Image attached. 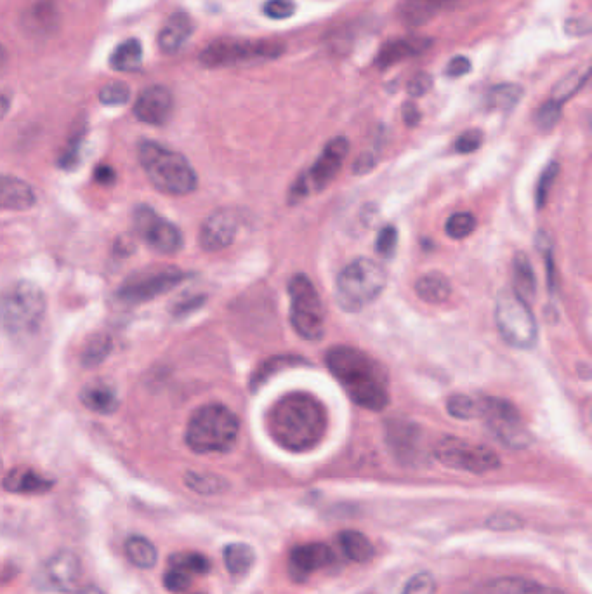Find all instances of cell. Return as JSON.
<instances>
[{"label": "cell", "instance_id": "47", "mask_svg": "<svg viewBox=\"0 0 592 594\" xmlns=\"http://www.w3.org/2000/svg\"><path fill=\"white\" fill-rule=\"evenodd\" d=\"M436 581L429 572H419L405 584L402 594H435Z\"/></svg>", "mask_w": 592, "mask_h": 594}, {"label": "cell", "instance_id": "10", "mask_svg": "<svg viewBox=\"0 0 592 594\" xmlns=\"http://www.w3.org/2000/svg\"><path fill=\"white\" fill-rule=\"evenodd\" d=\"M433 456L441 466L471 475H487L500 468V457L490 447L457 436H443L438 440Z\"/></svg>", "mask_w": 592, "mask_h": 594}, {"label": "cell", "instance_id": "46", "mask_svg": "<svg viewBox=\"0 0 592 594\" xmlns=\"http://www.w3.org/2000/svg\"><path fill=\"white\" fill-rule=\"evenodd\" d=\"M396 247H398V230L393 225L384 226L377 235L375 251L382 258L391 259L395 256Z\"/></svg>", "mask_w": 592, "mask_h": 594}, {"label": "cell", "instance_id": "15", "mask_svg": "<svg viewBox=\"0 0 592 594\" xmlns=\"http://www.w3.org/2000/svg\"><path fill=\"white\" fill-rule=\"evenodd\" d=\"M80 577H82L80 558L68 549L54 553L39 570L40 586L54 593H77Z\"/></svg>", "mask_w": 592, "mask_h": 594}, {"label": "cell", "instance_id": "18", "mask_svg": "<svg viewBox=\"0 0 592 594\" xmlns=\"http://www.w3.org/2000/svg\"><path fill=\"white\" fill-rule=\"evenodd\" d=\"M174 112V98L164 86L146 87L134 103V115L148 126H164Z\"/></svg>", "mask_w": 592, "mask_h": 594}, {"label": "cell", "instance_id": "57", "mask_svg": "<svg viewBox=\"0 0 592 594\" xmlns=\"http://www.w3.org/2000/svg\"><path fill=\"white\" fill-rule=\"evenodd\" d=\"M75 594H103V591L94 586H86V588H80Z\"/></svg>", "mask_w": 592, "mask_h": 594}, {"label": "cell", "instance_id": "8", "mask_svg": "<svg viewBox=\"0 0 592 594\" xmlns=\"http://www.w3.org/2000/svg\"><path fill=\"white\" fill-rule=\"evenodd\" d=\"M285 53V44L278 40L219 39L204 47L200 63L207 68L254 65L277 60Z\"/></svg>", "mask_w": 592, "mask_h": 594}, {"label": "cell", "instance_id": "45", "mask_svg": "<svg viewBox=\"0 0 592 594\" xmlns=\"http://www.w3.org/2000/svg\"><path fill=\"white\" fill-rule=\"evenodd\" d=\"M191 582H193V575L188 574L183 568L169 565L165 570L164 588L171 593H185L186 589H190Z\"/></svg>", "mask_w": 592, "mask_h": 594}, {"label": "cell", "instance_id": "36", "mask_svg": "<svg viewBox=\"0 0 592 594\" xmlns=\"http://www.w3.org/2000/svg\"><path fill=\"white\" fill-rule=\"evenodd\" d=\"M185 485L191 492L200 495H218L228 487V483L221 476L212 475V473H198V471L186 473Z\"/></svg>", "mask_w": 592, "mask_h": 594}, {"label": "cell", "instance_id": "23", "mask_svg": "<svg viewBox=\"0 0 592 594\" xmlns=\"http://www.w3.org/2000/svg\"><path fill=\"white\" fill-rule=\"evenodd\" d=\"M193 33V21L185 11H176L158 35V47L164 54L178 53Z\"/></svg>", "mask_w": 592, "mask_h": 594}, {"label": "cell", "instance_id": "33", "mask_svg": "<svg viewBox=\"0 0 592 594\" xmlns=\"http://www.w3.org/2000/svg\"><path fill=\"white\" fill-rule=\"evenodd\" d=\"M110 65L117 72H138L143 65V47L138 39H127L117 46L110 58Z\"/></svg>", "mask_w": 592, "mask_h": 594}, {"label": "cell", "instance_id": "30", "mask_svg": "<svg viewBox=\"0 0 592 594\" xmlns=\"http://www.w3.org/2000/svg\"><path fill=\"white\" fill-rule=\"evenodd\" d=\"M125 558L141 570H150L158 561V551L145 535H131L124 544Z\"/></svg>", "mask_w": 592, "mask_h": 594}, {"label": "cell", "instance_id": "9", "mask_svg": "<svg viewBox=\"0 0 592 594\" xmlns=\"http://www.w3.org/2000/svg\"><path fill=\"white\" fill-rule=\"evenodd\" d=\"M290 324L306 341H316L325 334V308L315 284L299 273L290 278Z\"/></svg>", "mask_w": 592, "mask_h": 594}, {"label": "cell", "instance_id": "6", "mask_svg": "<svg viewBox=\"0 0 592 594\" xmlns=\"http://www.w3.org/2000/svg\"><path fill=\"white\" fill-rule=\"evenodd\" d=\"M46 297L37 285L21 280L11 285L2 297V325L11 339H28L42 325Z\"/></svg>", "mask_w": 592, "mask_h": 594}, {"label": "cell", "instance_id": "27", "mask_svg": "<svg viewBox=\"0 0 592 594\" xmlns=\"http://www.w3.org/2000/svg\"><path fill=\"white\" fill-rule=\"evenodd\" d=\"M56 23H58L56 0H37L25 14V28L33 35H46L53 32Z\"/></svg>", "mask_w": 592, "mask_h": 594}, {"label": "cell", "instance_id": "50", "mask_svg": "<svg viewBox=\"0 0 592 594\" xmlns=\"http://www.w3.org/2000/svg\"><path fill=\"white\" fill-rule=\"evenodd\" d=\"M433 87V77L429 73L421 72L408 80L407 91L412 98H421L431 91Z\"/></svg>", "mask_w": 592, "mask_h": 594}, {"label": "cell", "instance_id": "12", "mask_svg": "<svg viewBox=\"0 0 592 594\" xmlns=\"http://www.w3.org/2000/svg\"><path fill=\"white\" fill-rule=\"evenodd\" d=\"M499 442L514 450L528 449L533 436L513 403L497 396H483V416Z\"/></svg>", "mask_w": 592, "mask_h": 594}, {"label": "cell", "instance_id": "37", "mask_svg": "<svg viewBox=\"0 0 592 594\" xmlns=\"http://www.w3.org/2000/svg\"><path fill=\"white\" fill-rule=\"evenodd\" d=\"M523 98V89L518 84H499L487 94V106L492 110H513Z\"/></svg>", "mask_w": 592, "mask_h": 594}, {"label": "cell", "instance_id": "51", "mask_svg": "<svg viewBox=\"0 0 592 594\" xmlns=\"http://www.w3.org/2000/svg\"><path fill=\"white\" fill-rule=\"evenodd\" d=\"M487 525L494 530H516L521 527V520L511 513H500V515L490 516Z\"/></svg>", "mask_w": 592, "mask_h": 594}, {"label": "cell", "instance_id": "48", "mask_svg": "<svg viewBox=\"0 0 592 594\" xmlns=\"http://www.w3.org/2000/svg\"><path fill=\"white\" fill-rule=\"evenodd\" d=\"M263 13L270 20H287L296 13L294 0H268L263 6Z\"/></svg>", "mask_w": 592, "mask_h": 594}, {"label": "cell", "instance_id": "25", "mask_svg": "<svg viewBox=\"0 0 592 594\" xmlns=\"http://www.w3.org/2000/svg\"><path fill=\"white\" fill-rule=\"evenodd\" d=\"M80 402L96 414H112L119 409V395L113 384L105 379H96L93 383L87 384L86 388L80 391Z\"/></svg>", "mask_w": 592, "mask_h": 594}, {"label": "cell", "instance_id": "16", "mask_svg": "<svg viewBox=\"0 0 592 594\" xmlns=\"http://www.w3.org/2000/svg\"><path fill=\"white\" fill-rule=\"evenodd\" d=\"M386 445L402 466H415L422 456V429L408 419H388L384 426Z\"/></svg>", "mask_w": 592, "mask_h": 594}, {"label": "cell", "instance_id": "32", "mask_svg": "<svg viewBox=\"0 0 592 594\" xmlns=\"http://www.w3.org/2000/svg\"><path fill=\"white\" fill-rule=\"evenodd\" d=\"M224 565L233 577L249 574L256 563V551L245 542H231L223 549Z\"/></svg>", "mask_w": 592, "mask_h": 594}, {"label": "cell", "instance_id": "31", "mask_svg": "<svg viewBox=\"0 0 592 594\" xmlns=\"http://www.w3.org/2000/svg\"><path fill=\"white\" fill-rule=\"evenodd\" d=\"M513 291L525 301L532 304L537 292V280L533 273V266L527 254H516L513 261Z\"/></svg>", "mask_w": 592, "mask_h": 594}, {"label": "cell", "instance_id": "1", "mask_svg": "<svg viewBox=\"0 0 592 594\" xmlns=\"http://www.w3.org/2000/svg\"><path fill=\"white\" fill-rule=\"evenodd\" d=\"M327 409L316 396L303 391L287 393L271 405L266 429L271 440L287 452H310L327 433Z\"/></svg>", "mask_w": 592, "mask_h": 594}, {"label": "cell", "instance_id": "13", "mask_svg": "<svg viewBox=\"0 0 592 594\" xmlns=\"http://www.w3.org/2000/svg\"><path fill=\"white\" fill-rule=\"evenodd\" d=\"M190 277V273L174 268V266L139 271L125 280L117 292V297L127 304L148 303V301L176 289L179 284H183L186 278Z\"/></svg>", "mask_w": 592, "mask_h": 594}, {"label": "cell", "instance_id": "4", "mask_svg": "<svg viewBox=\"0 0 592 594\" xmlns=\"http://www.w3.org/2000/svg\"><path fill=\"white\" fill-rule=\"evenodd\" d=\"M240 421L224 405H205L191 416L186 426V445L195 454H224L238 440Z\"/></svg>", "mask_w": 592, "mask_h": 594}, {"label": "cell", "instance_id": "17", "mask_svg": "<svg viewBox=\"0 0 592 594\" xmlns=\"http://www.w3.org/2000/svg\"><path fill=\"white\" fill-rule=\"evenodd\" d=\"M334 560H336V555L329 544H323V542L299 544L290 551V575L294 581H308L311 575H315L316 572L332 567Z\"/></svg>", "mask_w": 592, "mask_h": 594}, {"label": "cell", "instance_id": "7", "mask_svg": "<svg viewBox=\"0 0 592 594\" xmlns=\"http://www.w3.org/2000/svg\"><path fill=\"white\" fill-rule=\"evenodd\" d=\"M495 324L500 336L516 350H532L537 344L539 327L530 304L514 291H500L495 299Z\"/></svg>", "mask_w": 592, "mask_h": 594}, {"label": "cell", "instance_id": "28", "mask_svg": "<svg viewBox=\"0 0 592 594\" xmlns=\"http://www.w3.org/2000/svg\"><path fill=\"white\" fill-rule=\"evenodd\" d=\"M415 292L424 303L438 306L447 303L452 296V284L440 271H429L415 282Z\"/></svg>", "mask_w": 592, "mask_h": 594}, {"label": "cell", "instance_id": "42", "mask_svg": "<svg viewBox=\"0 0 592 594\" xmlns=\"http://www.w3.org/2000/svg\"><path fill=\"white\" fill-rule=\"evenodd\" d=\"M84 134H86L84 129H79V131L73 132L72 138L68 139V145H66L65 150L61 152L60 160H58L61 169L72 171V169H75V167L79 165L82 143H84Z\"/></svg>", "mask_w": 592, "mask_h": 594}, {"label": "cell", "instance_id": "24", "mask_svg": "<svg viewBox=\"0 0 592 594\" xmlns=\"http://www.w3.org/2000/svg\"><path fill=\"white\" fill-rule=\"evenodd\" d=\"M455 2L459 0H402L398 13L407 27H421L438 16L443 9L454 6Z\"/></svg>", "mask_w": 592, "mask_h": 594}, {"label": "cell", "instance_id": "44", "mask_svg": "<svg viewBox=\"0 0 592 594\" xmlns=\"http://www.w3.org/2000/svg\"><path fill=\"white\" fill-rule=\"evenodd\" d=\"M561 112H563V105L556 103L554 99H547L546 103L537 110L535 124L540 131H553L561 120Z\"/></svg>", "mask_w": 592, "mask_h": 594}, {"label": "cell", "instance_id": "5", "mask_svg": "<svg viewBox=\"0 0 592 594\" xmlns=\"http://www.w3.org/2000/svg\"><path fill=\"white\" fill-rule=\"evenodd\" d=\"M388 284V275L374 259H355L344 268L336 282V299L344 311L356 313L374 303Z\"/></svg>", "mask_w": 592, "mask_h": 594}, {"label": "cell", "instance_id": "40", "mask_svg": "<svg viewBox=\"0 0 592 594\" xmlns=\"http://www.w3.org/2000/svg\"><path fill=\"white\" fill-rule=\"evenodd\" d=\"M476 230V218L471 212H455L445 223V231L454 240H464Z\"/></svg>", "mask_w": 592, "mask_h": 594}, {"label": "cell", "instance_id": "56", "mask_svg": "<svg viewBox=\"0 0 592 594\" xmlns=\"http://www.w3.org/2000/svg\"><path fill=\"white\" fill-rule=\"evenodd\" d=\"M591 25L587 23V21L582 20H570L566 21V30L568 33H572V35H584V33L589 32L591 30Z\"/></svg>", "mask_w": 592, "mask_h": 594}, {"label": "cell", "instance_id": "39", "mask_svg": "<svg viewBox=\"0 0 592 594\" xmlns=\"http://www.w3.org/2000/svg\"><path fill=\"white\" fill-rule=\"evenodd\" d=\"M110 351H112V339H110V337L103 336V334L94 336L93 339L86 344V348H84V353H82V363H84L86 367L99 365V363L103 362V360L110 355Z\"/></svg>", "mask_w": 592, "mask_h": 594}, {"label": "cell", "instance_id": "21", "mask_svg": "<svg viewBox=\"0 0 592 594\" xmlns=\"http://www.w3.org/2000/svg\"><path fill=\"white\" fill-rule=\"evenodd\" d=\"M466 594H566L558 589L546 588L539 582L528 581L523 577H499L481 582L469 589Z\"/></svg>", "mask_w": 592, "mask_h": 594}, {"label": "cell", "instance_id": "19", "mask_svg": "<svg viewBox=\"0 0 592 594\" xmlns=\"http://www.w3.org/2000/svg\"><path fill=\"white\" fill-rule=\"evenodd\" d=\"M238 233V216L235 211L214 212L200 228V245L207 252L223 251L233 244Z\"/></svg>", "mask_w": 592, "mask_h": 594}, {"label": "cell", "instance_id": "52", "mask_svg": "<svg viewBox=\"0 0 592 594\" xmlns=\"http://www.w3.org/2000/svg\"><path fill=\"white\" fill-rule=\"evenodd\" d=\"M469 72H471V61L466 56H455L447 65V75L454 79L464 77Z\"/></svg>", "mask_w": 592, "mask_h": 594}, {"label": "cell", "instance_id": "2", "mask_svg": "<svg viewBox=\"0 0 592 594\" xmlns=\"http://www.w3.org/2000/svg\"><path fill=\"white\" fill-rule=\"evenodd\" d=\"M325 362L358 407L372 412L388 407V374L369 353L353 346H334L327 351Z\"/></svg>", "mask_w": 592, "mask_h": 594}, {"label": "cell", "instance_id": "14", "mask_svg": "<svg viewBox=\"0 0 592 594\" xmlns=\"http://www.w3.org/2000/svg\"><path fill=\"white\" fill-rule=\"evenodd\" d=\"M134 228L139 238L152 251L164 256H172L183 249V233L178 226L162 218L148 205H139L134 211Z\"/></svg>", "mask_w": 592, "mask_h": 594}, {"label": "cell", "instance_id": "54", "mask_svg": "<svg viewBox=\"0 0 592 594\" xmlns=\"http://www.w3.org/2000/svg\"><path fill=\"white\" fill-rule=\"evenodd\" d=\"M403 122L407 124L408 127H415L419 122H421L422 115L419 112V108L414 105V103H405L403 105Z\"/></svg>", "mask_w": 592, "mask_h": 594}, {"label": "cell", "instance_id": "55", "mask_svg": "<svg viewBox=\"0 0 592 594\" xmlns=\"http://www.w3.org/2000/svg\"><path fill=\"white\" fill-rule=\"evenodd\" d=\"M375 162H377V159H375L372 153H365V155H362L360 159L356 160V174H367V172L372 171V169H374Z\"/></svg>", "mask_w": 592, "mask_h": 594}, {"label": "cell", "instance_id": "22", "mask_svg": "<svg viewBox=\"0 0 592 594\" xmlns=\"http://www.w3.org/2000/svg\"><path fill=\"white\" fill-rule=\"evenodd\" d=\"M54 482L32 468H13L4 476V490L9 494L39 495L53 489Z\"/></svg>", "mask_w": 592, "mask_h": 594}, {"label": "cell", "instance_id": "26", "mask_svg": "<svg viewBox=\"0 0 592 594\" xmlns=\"http://www.w3.org/2000/svg\"><path fill=\"white\" fill-rule=\"evenodd\" d=\"M35 192L32 186L13 178V176H4L2 178V192H0V202L2 209L6 211H27L35 204Z\"/></svg>", "mask_w": 592, "mask_h": 594}, {"label": "cell", "instance_id": "53", "mask_svg": "<svg viewBox=\"0 0 592 594\" xmlns=\"http://www.w3.org/2000/svg\"><path fill=\"white\" fill-rule=\"evenodd\" d=\"M94 179L98 181L99 185L112 186L115 179H117V174L110 165H98L96 171H94Z\"/></svg>", "mask_w": 592, "mask_h": 594}, {"label": "cell", "instance_id": "58", "mask_svg": "<svg viewBox=\"0 0 592 594\" xmlns=\"http://www.w3.org/2000/svg\"><path fill=\"white\" fill-rule=\"evenodd\" d=\"M197 306H198V299H193V301H191V303H190V310H191V308H197ZM178 311H179V313H181V311H188V308H186L185 304H179Z\"/></svg>", "mask_w": 592, "mask_h": 594}, {"label": "cell", "instance_id": "35", "mask_svg": "<svg viewBox=\"0 0 592 594\" xmlns=\"http://www.w3.org/2000/svg\"><path fill=\"white\" fill-rule=\"evenodd\" d=\"M447 412L461 421L480 419L483 416V396L452 395L447 400Z\"/></svg>", "mask_w": 592, "mask_h": 594}, {"label": "cell", "instance_id": "3", "mask_svg": "<svg viewBox=\"0 0 592 594\" xmlns=\"http://www.w3.org/2000/svg\"><path fill=\"white\" fill-rule=\"evenodd\" d=\"M139 162L158 192L181 197L197 188V172L186 157L160 143L143 141L139 145Z\"/></svg>", "mask_w": 592, "mask_h": 594}, {"label": "cell", "instance_id": "41", "mask_svg": "<svg viewBox=\"0 0 592 594\" xmlns=\"http://www.w3.org/2000/svg\"><path fill=\"white\" fill-rule=\"evenodd\" d=\"M558 172H560V164L558 162H551L546 165V169L542 171L535 186V204L537 209H544V205L549 200V193L553 190L554 181L558 178Z\"/></svg>", "mask_w": 592, "mask_h": 594}, {"label": "cell", "instance_id": "43", "mask_svg": "<svg viewBox=\"0 0 592 594\" xmlns=\"http://www.w3.org/2000/svg\"><path fill=\"white\" fill-rule=\"evenodd\" d=\"M99 101L106 106H120L125 105L129 98H131V89L129 86L125 84V82H120V80H115V82H110V84H106V86L101 87V91H99Z\"/></svg>", "mask_w": 592, "mask_h": 594}, {"label": "cell", "instance_id": "49", "mask_svg": "<svg viewBox=\"0 0 592 594\" xmlns=\"http://www.w3.org/2000/svg\"><path fill=\"white\" fill-rule=\"evenodd\" d=\"M483 145V132L480 129H469V131L462 132L459 138L455 139V152L468 155L480 150Z\"/></svg>", "mask_w": 592, "mask_h": 594}, {"label": "cell", "instance_id": "38", "mask_svg": "<svg viewBox=\"0 0 592 594\" xmlns=\"http://www.w3.org/2000/svg\"><path fill=\"white\" fill-rule=\"evenodd\" d=\"M169 565L186 570L188 574L205 575L211 572V560L202 553H174L169 558Z\"/></svg>", "mask_w": 592, "mask_h": 594}, {"label": "cell", "instance_id": "20", "mask_svg": "<svg viewBox=\"0 0 592 594\" xmlns=\"http://www.w3.org/2000/svg\"><path fill=\"white\" fill-rule=\"evenodd\" d=\"M431 47H433V40L429 37H421V35L389 40L381 47L375 63L379 68H389V66L402 63L408 58H417L421 54L428 53Z\"/></svg>", "mask_w": 592, "mask_h": 594}, {"label": "cell", "instance_id": "34", "mask_svg": "<svg viewBox=\"0 0 592 594\" xmlns=\"http://www.w3.org/2000/svg\"><path fill=\"white\" fill-rule=\"evenodd\" d=\"M591 75L592 65L575 68L554 86L551 99H554L560 105H565L566 101H570L573 96H577V93L582 91V87L586 86L587 80L591 79Z\"/></svg>", "mask_w": 592, "mask_h": 594}, {"label": "cell", "instance_id": "29", "mask_svg": "<svg viewBox=\"0 0 592 594\" xmlns=\"http://www.w3.org/2000/svg\"><path fill=\"white\" fill-rule=\"evenodd\" d=\"M339 548L343 555L353 563H369L375 555L374 544L370 542L367 535L358 532V530H344L337 535Z\"/></svg>", "mask_w": 592, "mask_h": 594}, {"label": "cell", "instance_id": "59", "mask_svg": "<svg viewBox=\"0 0 592 594\" xmlns=\"http://www.w3.org/2000/svg\"><path fill=\"white\" fill-rule=\"evenodd\" d=\"M591 417H592V412H591Z\"/></svg>", "mask_w": 592, "mask_h": 594}, {"label": "cell", "instance_id": "11", "mask_svg": "<svg viewBox=\"0 0 592 594\" xmlns=\"http://www.w3.org/2000/svg\"><path fill=\"white\" fill-rule=\"evenodd\" d=\"M349 143L343 136L330 139L329 143L323 148L320 157L316 159L315 164L311 165L303 176H299L296 183L290 188L289 202L296 204L303 198L310 197L313 193L322 192L334 181L344 160L348 157Z\"/></svg>", "mask_w": 592, "mask_h": 594}]
</instances>
